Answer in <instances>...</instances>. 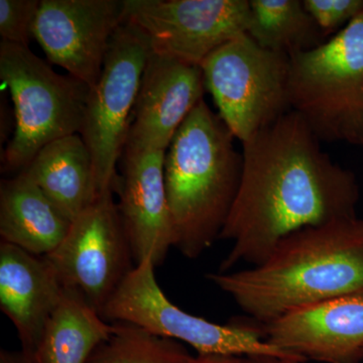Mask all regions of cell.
<instances>
[{"label":"cell","instance_id":"cell-10","mask_svg":"<svg viewBox=\"0 0 363 363\" xmlns=\"http://www.w3.org/2000/svg\"><path fill=\"white\" fill-rule=\"evenodd\" d=\"M124 23L157 54L201 67L222 45L247 33L250 0H123Z\"/></svg>","mask_w":363,"mask_h":363},{"label":"cell","instance_id":"cell-12","mask_svg":"<svg viewBox=\"0 0 363 363\" xmlns=\"http://www.w3.org/2000/svg\"><path fill=\"white\" fill-rule=\"evenodd\" d=\"M279 350L322 363L363 360V291L308 306L262 326Z\"/></svg>","mask_w":363,"mask_h":363},{"label":"cell","instance_id":"cell-2","mask_svg":"<svg viewBox=\"0 0 363 363\" xmlns=\"http://www.w3.org/2000/svg\"><path fill=\"white\" fill-rule=\"evenodd\" d=\"M207 279L262 325L363 291V220L357 217L306 227L284 238L257 266Z\"/></svg>","mask_w":363,"mask_h":363},{"label":"cell","instance_id":"cell-13","mask_svg":"<svg viewBox=\"0 0 363 363\" xmlns=\"http://www.w3.org/2000/svg\"><path fill=\"white\" fill-rule=\"evenodd\" d=\"M205 90L201 67L150 52L124 147L167 152Z\"/></svg>","mask_w":363,"mask_h":363},{"label":"cell","instance_id":"cell-11","mask_svg":"<svg viewBox=\"0 0 363 363\" xmlns=\"http://www.w3.org/2000/svg\"><path fill=\"white\" fill-rule=\"evenodd\" d=\"M123 21V0H40L33 35L50 63L92 88Z\"/></svg>","mask_w":363,"mask_h":363},{"label":"cell","instance_id":"cell-21","mask_svg":"<svg viewBox=\"0 0 363 363\" xmlns=\"http://www.w3.org/2000/svg\"><path fill=\"white\" fill-rule=\"evenodd\" d=\"M40 6V0H0L2 40L28 47Z\"/></svg>","mask_w":363,"mask_h":363},{"label":"cell","instance_id":"cell-5","mask_svg":"<svg viewBox=\"0 0 363 363\" xmlns=\"http://www.w3.org/2000/svg\"><path fill=\"white\" fill-rule=\"evenodd\" d=\"M0 78L11 92L16 130L2 155L4 171L26 169L48 143L80 133L90 87L60 75L25 45L0 44Z\"/></svg>","mask_w":363,"mask_h":363},{"label":"cell","instance_id":"cell-3","mask_svg":"<svg viewBox=\"0 0 363 363\" xmlns=\"http://www.w3.org/2000/svg\"><path fill=\"white\" fill-rule=\"evenodd\" d=\"M234 138L202 100L167 150L164 185L174 247L187 259H197L219 240L235 201L243 157Z\"/></svg>","mask_w":363,"mask_h":363},{"label":"cell","instance_id":"cell-17","mask_svg":"<svg viewBox=\"0 0 363 363\" xmlns=\"http://www.w3.org/2000/svg\"><path fill=\"white\" fill-rule=\"evenodd\" d=\"M21 172L71 222L96 198L92 157L80 133L48 143Z\"/></svg>","mask_w":363,"mask_h":363},{"label":"cell","instance_id":"cell-16","mask_svg":"<svg viewBox=\"0 0 363 363\" xmlns=\"http://www.w3.org/2000/svg\"><path fill=\"white\" fill-rule=\"evenodd\" d=\"M72 222L23 172L0 184L1 240L40 257L61 245Z\"/></svg>","mask_w":363,"mask_h":363},{"label":"cell","instance_id":"cell-14","mask_svg":"<svg viewBox=\"0 0 363 363\" xmlns=\"http://www.w3.org/2000/svg\"><path fill=\"white\" fill-rule=\"evenodd\" d=\"M166 152L124 147L121 173L114 192L119 196V213L138 264L152 259L157 267L174 247L164 162Z\"/></svg>","mask_w":363,"mask_h":363},{"label":"cell","instance_id":"cell-6","mask_svg":"<svg viewBox=\"0 0 363 363\" xmlns=\"http://www.w3.org/2000/svg\"><path fill=\"white\" fill-rule=\"evenodd\" d=\"M201 69L218 116L241 143L292 111L289 57L259 47L247 33L215 50Z\"/></svg>","mask_w":363,"mask_h":363},{"label":"cell","instance_id":"cell-9","mask_svg":"<svg viewBox=\"0 0 363 363\" xmlns=\"http://www.w3.org/2000/svg\"><path fill=\"white\" fill-rule=\"evenodd\" d=\"M113 193L97 195L72 221L61 245L45 257L65 290L77 293L100 314L135 267Z\"/></svg>","mask_w":363,"mask_h":363},{"label":"cell","instance_id":"cell-1","mask_svg":"<svg viewBox=\"0 0 363 363\" xmlns=\"http://www.w3.org/2000/svg\"><path fill=\"white\" fill-rule=\"evenodd\" d=\"M320 143L291 111L242 143L240 186L219 238L233 247L218 272L259 264L300 229L357 217L355 176Z\"/></svg>","mask_w":363,"mask_h":363},{"label":"cell","instance_id":"cell-20","mask_svg":"<svg viewBox=\"0 0 363 363\" xmlns=\"http://www.w3.org/2000/svg\"><path fill=\"white\" fill-rule=\"evenodd\" d=\"M113 330L87 363H191L183 343L161 337L138 325L112 322Z\"/></svg>","mask_w":363,"mask_h":363},{"label":"cell","instance_id":"cell-24","mask_svg":"<svg viewBox=\"0 0 363 363\" xmlns=\"http://www.w3.org/2000/svg\"><path fill=\"white\" fill-rule=\"evenodd\" d=\"M0 363H35L30 355L25 351L1 350Z\"/></svg>","mask_w":363,"mask_h":363},{"label":"cell","instance_id":"cell-7","mask_svg":"<svg viewBox=\"0 0 363 363\" xmlns=\"http://www.w3.org/2000/svg\"><path fill=\"white\" fill-rule=\"evenodd\" d=\"M155 269L150 259L135 264L105 306L101 316L111 323L128 322L161 337L188 344L198 354L274 357L306 362L304 358L267 342L262 329L214 323L177 307L157 284Z\"/></svg>","mask_w":363,"mask_h":363},{"label":"cell","instance_id":"cell-15","mask_svg":"<svg viewBox=\"0 0 363 363\" xmlns=\"http://www.w3.org/2000/svg\"><path fill=\"white\" fill-rule=\"evenodd\" d=\"M65 288L45 257L0 241V308L32 357Z\"/></svg>","mask_w":363,"mask_h":363},{"label":"cell","instance_id":"cell-23","mask_svg":"<svg viewBox=\"0 0 363 363\" xmlns=\"http://www.w3.org/2000/svg\"><path fill=\"white\" fill-rule=\"evenodd\" d=\"M191 363H250V358L235 355L198 354Z\"/></svg>","mask_w":363,"mask_h":363},{"label":"cell","instance_id":"cell-4","mask_svg":"<svg viewBox=\"0 0 363 363\" xmlns=\"http://www.w3.org/2000/svg\"><path fill=\"white\" fill-rule=\"evenodd\" d=\"M289 95L320 142L363 145V13L324 44L289 57Z\"/></svg>","mask_w":363,"mask_h":363},{"label":"cell","instance_id":"cell-25","mask_svg":"<svg viewBox=\"0 0 363 363\" xmlns=\"http://www.w3.org/2000/svg\"><path fill=\"white\" fill-rule=\"evenodd\" d=\"M250 358V363H297L284 358L274 357H252Z\"/></svg>","mask_w":363,"mask_h":363},{"label":"cell","instance_id":"cell-18","mask_svg":"<svg viewBox=\"0 0 363 363\" xmlns=\"http://www.w3.org/2000/svg\"><path fill=\"white\" fill-rule=\"evenodd\" d=\"M112 330V323L84 298L66 290L30 357L35 363H87Z\"/></svg>","mask_w":363,"mask_h":363},{"label":"cell","instance_id":"cell-22","mask_svg":"<svg viewBox=\"0 0 363 363\" xmlns=\"http://www.w3.org/2000/svg\"><path fill=\"white\" fill-rule=\"evenodd\" d=\"M303 4L326 37L363 13V0H304Z\"/></svg>","mask_w":363,"mask_h":363},{"label":"cell","instance_id":"cell-8","mask_svg":"<svg viewBox=\"0 0 363 363\" xmlns=\"http://www.w3.org/2000/svg\"><path fill=\"white\" fill-rule=\"evenodd\" d=\"M150 52L145 35L123 21L112 37L101 75L90 88L80 135L92 157L97 195L114 192L117 162Z\"/></svg>","mask_w":363,"mask_h":363},{"label":"cell","instance_id":"cell-19","mask_svg":"<svg viewBox=\"0 0 363 363\" xmlns=\"http://www.w3.org/2000/svg\"><path fill=\"white\" fill-rule=\"evenodd\" d=\"M250 7L247 33L264 49L290 57L326 42L300 0H250Z\"/></svg>","mask_w":363,"mask_h":363}]
</instances>
